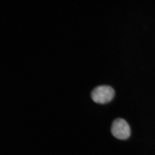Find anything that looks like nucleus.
Returning a JSON list of instances; mask_svg holds the SVG:
<instances>
[{"instance_id":"1","label":"nucleus","mask_w":155,"mask_h":155,"mask_svg":"<svg viewBox=\"0 0 155 155\" xmlns=\"http://www.w3.org/2000/svg\"><path fill=\"white\" fill-rule=\"evenodd\" d=\"M115 95V90L112 87L102 85L97 86L92 91L91 97L94 102L104 104L111 101Z\"/></svg>"},{"instance_id":"2","label":"nucleus","mask_w":155,"mask_h":155,"mask_svg":"<svg viewBox=\"0 0 155 155\" xmlns=\"http://www.w3.org/2000/svg\"><path fill=\"white\" fill-rule=\"evenodd\" d=\"M111 130L114 137L120 140H126L130 137L131 134L130 126L122 118H118L114 120Z\"/></svg>"}]
</instances>
